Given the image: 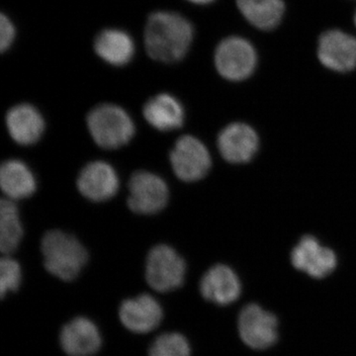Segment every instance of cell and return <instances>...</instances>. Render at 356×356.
Here are the masks:
<instances>
[{
    "label": "cell",
    "mask_w": 356,
    "mask_h": 356,
    "mask_svg": "<svg viewBox=\"0 0 356 356\" xmlns=\"http://www.w3.org/2000/svg\"><path fill=\"white\" fill-rule=\"evenodd\" d=\"M145 119L152 127L168 132L181 127L184 122V109L175 96L161 93L145 104Z\"/></svg>",
    "instance_id": "obj_19"
},
{
    "label": "cell",
    "mask_w": 356,
    "mask_h": 356,
    "mask_svg": "<svg viewBox=\"0 0 356 356\" xmlns=\"http://www.w3.org/2000/svg\"><path fill=\"white\" fill-rule=\"evenodd\" d=\"M86 122L91 137L102 149H119L135 135L132 118L118 105H98L89 112Z\"/></svg>",
    "instance_id": "obj_3"
},
{
    "label": "cell",
    "mask_w": 356,
    "mask_h": 356,
    "mask_svg": "<svg viewBox=\"0 0 356 356\" xmlns=\"http://www.w3.org/2000/svg\"><path fill=\"white\" fill-rule=\"evenodd\" d=\"M15 38V25L8 16L1 14V17H0V50L2 53L11 48Z\"/></svg>",
    "instance_id": "obj_24"
},
{
    "label": "cell",
    "mask_w": 356,
    "mask_h": 356,
    "mask_svg": "<svg viewBox=\"0 0 356 356\" xmlns=\"http://www.w3.org/2000/svg\"><path fill=\"white\" fill-rule=\"evenodd\" d=\"M186 273L184 259L170 245H159L149 250L146 262L147 284L158 292L181 286Z\"/></svg>",
    "instance_id": "obj_5"
},
{
    "label": "cell",
    "mask_w": 356,
    "mask_h": 356,
    "mask_svg": "<svg viewBox=\"0 0 356 356\" xmlns=\"http://www.w3.org/2000/svg\"><path fill=\"white\" fill-rule=\"evenodd\" d=\"M257 132L245 123L229 124L218 137V149L222 158L232 163L252 161L259 149Z\"/></svg>",
    "instance_id": "obj_12"
},
{
    "label": "cell",
    "mask_w": 356,
    "mask_h": 356,
    "mask_svg": "<svg viewBox=\"0 0 356 356\" xmlns=\"http://www.w3.org/2000/svg\"><path fill=\"white\" fill-rule=\"evenodd\" d=\"M188 341L178 332H166L154 339L149 356H191Z\"/></svg>",
    "instance_id": "obj_22"
},
{
    "label": "cell",
    "mask_w": 356,
    "mask_h": 356,
    "mask_svg": "<svg viewBox=\"0 0 356 356\" xmlns=\"http://www.w3.org/2000/svg\"><path fill=\"white\" fill-rule=\"evenodd\" d=\"M0 186L7 199L28 198L36 191V178L23 161L9 159L0 168Z\"/></svg>",
    "instance_id": "obj_20"
},
{
    "label": "cell",
    "mask_w": 356,
    "mask_h": 356,
    "mask_svg": "<svg viewBox=\"0 0 356 356\" xmlns=\"http://www.w3.org/2000/svg\"><path fill=\"white\" fill-rule=\"evenodd\" d=\"M200 292L207 301L227 306L238 299L242 293V284L231 267L217 264L204 274L200 281Z\"/></svg>",
    "instance_id": "obj_15"
},
{
    "label": "cell",
    "mask_w": 356,
    "mask_h": 356,
    "mask_svg": "<svg viewBox=\"0 0 356 356\" xmlns=\"http://www.w3.org/2000/svg\"><path fill=\"white\" fill-rule=\"evenodd\" d=\"M195 29L191 21L175 11L152 13L145 26V47L149 58L156 62H180L191 50Z\"/></svg>",
    "instance_id": "obj_1"
},
{
    "label": "cell",
    "mask_w": 356,
    "mask_h": 356,
    "mask_svg": "<svg viewBox=\"0 0 356 356\" xmlns=\"http://www.w3.org/2000/svg\"><path fill=\"white\" fill-rule=\"evenodd\" d=\"M353 21H355V25L356 27V10H355V16H353Z\"/></svg>",
    "instance_id": "obj_26"
},
{
    "label": "cell",
    "mask_w": 356,
    "mask_h": 356,
    "mask_svg": "<svg viewBox=\"0 0 356 356\" xmlns=\"http://www.w3.org/2000/svg\"><path fill=\"white\" fill-rule=\"evenodd\" d=\"M214 62L220 76L236 83L252 76L259 63V55L250 40L232 35L218 44Z\"/></svg>",
    "instance_id": "obj_4"
},
{
    "label": "cell",
    "mask_w": 356,
    "mask_h": 356,
    "mask_svg": "<svg viewBox=\"0 0 356 356\" xmlns=\"http://www.w3.org/2000/svg\"><path fill=\"white\" fill-rule=\"evenodd\" d=\"M6 121L9 135L14 142L22 146L36 144L43 135V116L32 105H16L7 112Z\"/></svg>",
    "instance_id": "obj_16"
},
{
    "label": "cell",
    "mask_w": 356,
    "mask_h": 356,
    "mask_svg": "<svg viewBox=\"0 0 356 356\" xmlns=\"http://www.w3.org/2000/svg\"><path fill=\"white\" fill-rule=\"evenodd\" d=\"M41 248L47 271L64 281L76 280L88 262V252L76 236L58 229L44 236Z\"/></svg>",
    "instance_id": "obj_2"
},
{
    "label": "cell",
    "mask_w": 356,
    "mask_h": 356,
    "mask_svg": "<svg viewBox=\"0 0 356 356\" xmlns=\"http://www.w3.org/2000/svg\"><path fill=\"white\" fill-rule=\"evenodd\" d=\"M21 283L19 264L10 257H2L0 261V293L3 298L7 292H14Z\"/></svg>",
    "instance_id": "obj_23"
},
{
    "label": "cell",
    "mask_w": 356,
    "mask_h": 356,
    "mask_svg": "<svg viewBox=\"0 0 356 356\" xmlns=\"http://www.w3.org/2000/svg\"><path fill=\"white\" fill-rule=\"evenodd\" d=\"M95 51L107 64L122 67L132 60L136 47L128 32L118 28H108L96 36Z\"/></svg>",
    "instance_id": "obj_18"
},
{
    "label": "cell",
    "mask_w": 356,
    "mask_h": 356,
    "mask_svg": "<svg viewBox=\"0 0 356 356\" xmlns=\"http://www.w3.org/2000/svg\"><path fill=\"white\" fill-rule=\"evenodd\" d=\"M60 343L67 355L92 356L100 350L102 339L92 321L77 317L63 327Z\"/></svg>",
    "instance_id": "obj_14"
},
{
    "label": "cell",
    "mask_w": 356,
    "mask_h": 356,
    "mask_svg": "<svg viewBox=\"0 0 356 356\" xmlns=\"http://www.w3.org/2000/svg\"><path fill=\"white\" fill-rule=\"evenodd\" d=\"M321 64L332 72L346 74L356 69V37L341 29L325 30L318 40Z\"/></svg>",
    "instance_id": "obj_9"
},
{
    "label": "cell",
    "mask_w": 356,
    "mask_h": 356,
    "mask_svg": "<svg viewBox=\"0 0 356 356\" xmlns=\"http://www.w3.org/2000/svg\"><path fill=\"white\" fill-rule=\"evenodd\" d=\"M236 3L248 24L262 32L277 29L286 13L284 0H236Z\"/></svg>",
    "instance_id": "obj_17"
},
{
    "label": "cell",
    "mask_w": 356,
    "mask_h": 356,
    "mask_svg": "<svg viewBox=\"0 0 356 356\" xmlns=\"http://www.w3.org/2000/svg\"><path fill=\"white\" fill-rule=\"evenodd\" d=\"M238 334L252 350L271 348L278 339L277 318L257 304L243 307L238 316Z\"/></svg>",
    "instance_id": "obj_6"
},
{
    "label": "cell",
    "mask_w": 356,
    "mask_h": 356,
    "mask_svg": "<svg viewBox=\"0 0 356 356\" xmlns=\"http://www.w3.org/2000/svg\"><path fill=\"white\" fill-rule=\"evenodd\" d=\"M129 208L137 214H156L168 204V185L154 173L145 170L133 173L129 181Z\"/></svg>",
    "instance_id": "obj_8"
},
{
    "label": "cell",
    "mask_w": 356,
    "mask_h": 356,
    "mask_svg": "<svg viewBox=\"0 0 356 356\" xmlns=\"http://www.w3.org/2000/svg\"><path fill=\"white\" fill-rule=\"evenodd\" d=\"M187 1L196 4V6H209V4L213 3L216 0H187Z\"/></svg>",
    "instance_id": "obj_25"
},
{
    "label": "cell",
    "mask_w": 356,
    "mask_h": 356,
    "mask_svg": "<svg viewBox=\"0 0 356 356\" xmlns=\"http://www.w3.org/2000/svg\"><path fill=\"white\" fill-rule=\"evenodd\" d=\"M291 262L295 268L320 280L336 269L337 259L334 250L321 245L315 236H305L293 248Z\"/></svg>",
    "instance_id": "obj_10"
},
{
    "label": "cell",
    "mask_w": 356,
    "mask_h": 356,
    "mask_svg": "<svg viewBox=\"0 0 356 356\" xmlns=\"http://www.w3.org/2000/svg\"><path fill=\"white\" fill-rule=\"evenodd\" d=\"M170 159L173 172L185 182L197 181L206 177L212 165L207 147L191 135L177 140L170 152Z\"/></svg>",
    "instance_id": "obj_7"
},
{
    "label": "cell",
    "mask_w": 356,
    "mask_h": 356,
    "mask_svg": "<svg viewBox=\"0 0 356 356\" xmlns=\"http://www.w3.org/2000/svg\"><path fill=\"white\" fill-rule=\"evenodd\" d=\"M163 309L152 295L125 300L119 309V317L124 327L136 334H147L161 324Z\"/></svg>",
    "instance_id": "obj_13"
},
{
    "label": "cell",
    "mask_w": 356,
    "mask_h": 356,
    "mask_svg": "<svg viewBox=\"0 0 356 356\" xmlns=\"http://www.w3.org/2000/svg\"><path fill=\"white\" fill-rule=\"evenodd\" d=\"M23 236L17 207L10 199H2L0 203V250L10 254L18 248Z\"/></svg>",
    "instance_id": "obj_21"
},
{
    "label": "cell",
    "mask_w": 356,
    "mask_h": 356,
    "mask_svg": "<svg viewBox=\"0 0 356 356\" xmlns=\"http://www.w3.org/2000/svg\"><path fill=\"white\" fill-rule=\"evenodd\" d=\"M79 191L93 202L109 200L117 193L119 178L113 166L102 161H91L79 172Z\"/></svg>",
    "instance_id": "obj_11"
}]
</instances>
